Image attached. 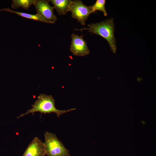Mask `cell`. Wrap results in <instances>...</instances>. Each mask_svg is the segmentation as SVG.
Listing matches in <instances>:
<instances>
[{
  "mask_svg": "<svg viewBox=\"0 0 156 156\" xmlns=\"http://www.w3.org/2000/svg\"><path fill=\"white\" fill-rule=\"evenodd\" d=\"M88 27L80 29H74L76 31L87 30L88 32L98 35L107 42L111 51L115 53L117 50L116 39L114 37L115 26L114 19L111 18L101 22L92 23L87 25Z\"/></svg>",
  "mask_w": 156,
  "mask_h": 156,
  "instance_id": "6da1fadb",
  "label": "cell"
},
{
  "mask_svg": "<svg viewBox=\"0 0 156 156\" xmlns=\"http://www.w3.org/2000/svg\"><path fill=\"white\" fill-rule=\"evenodd\" d=\"M59 15H65L70 11L71 0H49Z\"/></svg>",
  "mask_w": 156,
  "mask_h": 156,
  "instance_id": "ba28073f",
  "label": "cell"
},
{
  "mask_svg": "<svg viewBox=\"0 0 156 156\" xmlns=\"http://www.w3.org/2000/svg\"><path fill=\"white\" fill-rule=\"evenodd\" d=\"M0 11H4L12 13H14L22 17L43 23H49L48 22L45 20L43 18L37 14H32L27 13L21 12L17 11H15L12 10L9 8H4L0 9Z\"/></svg>",
  "mask_w": 156,
  "mask_h": 156,
  "instance_id": "9c48e42d",
  "label": "cell"
},
{
  "mask_svg": "<svg viewBox=\"0 0 156 156\" xmlns=\"http://www.w3.org/2000/svg\"><path fill=\"white\" fill-rule=\"evenodd\" d=\"M105 0H97L95 3L91 5L93 12L96 11H100L103 13L104 16H106L107 13L105 6Z\"/></svg>",
  "mask_w": 156,
  "mask_h": 156,
  "instance_id": "8fae6325",
  "label": "cell"
},
{
  "mask_svg": "<svg viewBox=\"0 0 156 156\" xmlns=\"http://www.w3.org/2000/svg\"><path fill=\"white\" fill-rule=\"evenodd\" d=\"M46 155L44 143L38 137L33 139L21 156H45Z\"/></svg>",
  "mask_w": 156,
  "mask_h": 156,
  "instance_id": "52a82bcc",
  "label": "cell"
},
{
  "mask_svg": "<svg viewBox=\"0 0 156 156\" xmlns=\"http://www.w3.org/2000/svg\"><path fill=\"white\" fill-rule=\"evenodd\" d=\"M36 0H12L11 7L13 9L22 7L27 10L32 5H34Z\"/></svg>",
  "mask_w": 156,
  "mask_h": 156,
  "instance_id": "30bf717a",
  "label": "cell"
},
{
  "mask_svg": "<svg viewBox=\"0 0 156 156\" xmlns=\"http://www.w3.org/2000/svg\"><path fill=\"white\" fill-rule=\"evenodd\" d=\"M31 107L25 113L17 117L20 118L23 116L31 114L33 115L36 112H38L45 114L51 113H55L57 117L61 115L75 110V108L67 110H61L57 109L55 107V100L51 95L44 94H40L38 97L37 99L31 105Z\"/></svg>",
  "mask_w": 156,
  "mask_h": 156,
  "instance_id": "7a4b0ae2",
  "label": "cell"
},
{
  "mask_svg": "<svg viewBox=\"0 0 156 156\" xmlns=\"http://www.w3.org/2000/svg\"><path fill=\"white\" fill-rule=\"evenodd\" d=\"M44 136L47 156H70L68 150L55 134L46 131Z\"/></svg>",
  "mask_w": 156,
  "mask_h": 156,
  "instance_id": "3957f363",
  "label": "cell"
},
{
  "mask_svg": "<svg viewBox=\"0 0 156 156\" xmlns=\"http://www.w3.org/2000/svg\"><path fill=\"white\" fill-rule=\"evenodd\" d=\"M71 37L70 49L74 55L84 57L89 54L90 50L86 41L83 38V36L73 33Z\"/></svg>",
  "mask_w": 156,
  "mask_h": 156,
  "instance_id": "8992f818",
  "label": "cell"
},
{
  "mask_svg": "<svg viewBox=\"0 0 156 156\" xmlns=\"http://www.w3.org/2000/svg\"><path fill=\"white\" fill-rule=\"evenodd\" d=\"M71 17L76 19L82 25L86 24V22L89 16L93 13L91 5L86 6L81 0L72 1L70 7Z\"/></svg>",
  "mask_w": 156,
  "mask_h": 156,
  "instance_id": "277c9868",
  "label": "cell"
},
{
  "mask_svg": "<svg viewBox=\"0 0 156 156\" xmlns=\"http://www.w3.org/2000/svg\"><path fill=\"white\" fill-rule=\"evenodd\" d=\"M48 0H36L34 3L37 14L41 16L49 23H55L57 20L54 13V8L51 6Z\"/></svg>",
  "mask_w": 156,
  "mask_h": 156,
  "instance_id": "5b68a950",
  "label": "cell"
}]
</instances>
